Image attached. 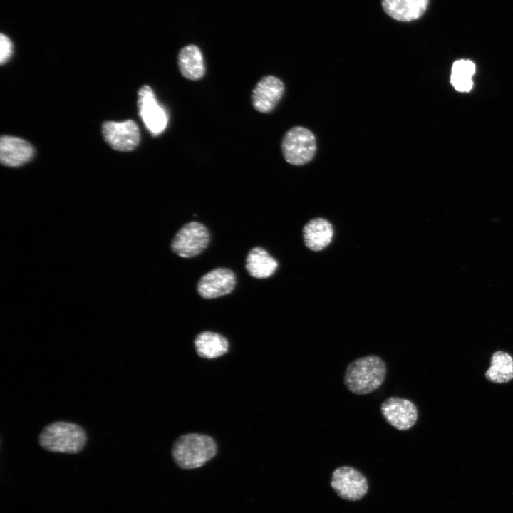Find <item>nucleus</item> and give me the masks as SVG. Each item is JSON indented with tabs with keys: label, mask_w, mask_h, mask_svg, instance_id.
Instances as JSON below:
<instances>
[{
	"label": "nucleus",
	"mask_w": 513,
	"mask_h": 513,
	"mask_svg": "<svg viewBox=\"0 0 513 513\" xmlns=\"http://www.w3.org/2000/svg\"><path fill=\"white\" fill-rule=\"evenodd\" d=\"M485 376L489 380L504 383L513 379V358L503 351L495 352L491 359L490 367Z\"/></svg>",
	"instance_id": "nucleus-18"
},
{
	"label": "nucleus",
	"mask_w": 513,
	"mask_h": 513,
	"mask_svg": "<svg viewBox=\"0 0 513 513\" xmlns=\"http://www.w3.org/2000/svg\"><path fill=\"white\" fill-rule=\"evenodd\" d=\"M102 133L105 142L118 151H132L140 140L139 128L133 120L106 121L102 125Z\"/></svg>",
	"instance_id": "nucleus-8"
},
{
	"label": "nucleus",
	"mask_w": 513,
	"mask_h": 513,
	"mask_svg": "<svg viewBox=\"0 0 513 513\" xmlns=\"http://www.w3.org/2000/svg\"><path fill=\"white\" fill-rule=\"evenodd\" d=\"M333 234L331 223L323 218L310 220L303 229L306 246L313 251H320L331 242Z\"/></svg>",
	"instance_id": "nucleus-15"
},
{
	"label": "nucleus",
	"mask_w": 513,
	"mask_h": 513,
	"mask_svg": "<svg viewBox=\"0 0 513 513\" xmlns=\"http://www.w3.org/2000/svg\"><path fill=\"white\" fill-rule=\"evenodd\" d=\"M139 115L150 134L155 137L167 128L169 117L165 109L160 105L152 89L147 85L140 87L138 93Z\"/></svg>",
	"instance_id": "nucleus-6"
},
{
	"label": "nucleus",
	"mask_w": 513,
	"mask_h": 513,
	"mask_svg": "<svg viewBox=\"0 0 513 513\" xmlns=\"http://www.w3.org/2000/svg\"><path fill=\"white\" fill-rule=\"evenodd\" d=\"M13 46L11 40L4 34L0 36V63L4 64L11 58Z\"/></svg>",
	"instance_id": "nucleus-20"
},
{
	"label": "nucleus",
	"mask_w": 513,
	"mask_h": 513,
	"mask_svg": "<svg viewBox=\"0 0 513 513\" xmlns=\"http://www.w3.org/2000/svg\"><path fill=\"white\" fill-rule=\"evenodd\" d=\"M316 151L314 133L302 126H294L284 135L281 152L285 160L293 165H303L310 162Z\"/></svg>",
	"instance_id": "nucleus-4"
},
{
	"label": "nucleus",
	"mask_w": 513,
	"mask_h": 513,
	"mask_svg": "<svg viewBox=\"0 0 513 513\" xmlns=\"http://www.w3.org/2000/svg\"><path fill=\"white\" fill-rule=\"evenodd\" d=\"M34 153L33 147L22 138L11 135L1 137L0 160L5 166H21L30 161Z\"/></svg>",
	"instance_id": "nucleus-12"
},
{
	"label": "nucleus",
	"mask_w": 513,
	"mask_h": 513,
	"mask_svg": "<svg viewBox=\"0 0 513 513\" xmlns=\"http://www.w3.org/2000/svg\"><path fill=\"white\" fill-rule=\"evenodd\" d=\"M246 269L252 277L266 279L274 274L278 267L277 261L262 247L250 249L246 259Z\"/></svg>",
	"instance_id": "nucleus-16"
},
{
	"label": "nucleus",
	"mask_w": 513,
	"mask_h": 513,
	"mask_svg": "<svg viewBox=\"0 0 513 513\" xmlns=\"http://www.w3.org/2000/svg\"><path fill=\"white\" fill-rule=\"evenodd\" d=\"M217 453V444L210 436L190 433L179 437L172 448V458L176 465L185 470L203 466Z\"/></svg>",
	"instance_id": "nucleus-3"
},
{
	"label": "nucleus",
	"mask_w": 513,
	"mask_h": 513,
	"mask_svg": "<svg viewBox=\"0 0 513 513\" xmlns=\"http://www.w3.org/2000/svg\"><path fill=\"white\" fill-rule=\"evenodd\" d=\"M210 234L202 223L192 221L183 225L171 242L172 251L183 258H190L202 253L208 246Z\"/></svg>",
	"instance_id": "nucleus-5"
},
{
	"label": "nucleus",
	"mask_w": 513,
	"mask_h": 513,
	"mask_svg": "<svg viewBox=\"0 0 513 513\" xmlns=\"http://www.w3.org/2000/svg\"><path fill=\"white\" fill-rule=\"evenodd\" d=\"M285 91L284 83L279 78L268 75L261 78L252 92L253 108L258 112H271L282 98Z\"/></svg>",
	"instance_id": "nucleus-10"
},
{
	"label": "nucleus",
	"mask_w": 513,
	"mask_h": 513,
	"mask_svg": "<svg viewBox=\"0 0 513 513\" xmlns=\"http://www.w3.org/2000/svg\"><path fill=\"white\" fill-rule=\"evenodd\" d=\"M194 344L197 354L208 359L222 356L229 350V343L227 338L212 331L200 333L196 336Z\"/></svg>",
	"instance_id": "nucleus-17"
},
{
	"label": "nucleus",
	"mask_w": 513,
	"mask_h": 513,
	"mask_svg": "<svg viewBox=\"0 0 513 513\" xmlns=\"http://www.w3.org/2000/svg\"><path fill=\"white\" fill-rule=\"evenodd\" d=\"M475 72V66L470 60H458L454 62L450 83L459 92H468L473 86L472 76Z\"/></svg>",
	"instance_id": "nucleus-19"
},
{
	"label": "nucleus",
	"mask_w": 513,
	"mask_h": 513,
	"mask_svg": "<svg viewBox=\"0 0 513 513\" xmlns=\"http://www.w3.org/2000/svg\"><path fill=\"white\" fill-rule=\"evenodd\" d=\"M177 65L181 75L187 79L197 81L205 74L203 55L199 47L190 44L179 52Z\"/></svg>",
	"instance_id": "nucleus-14"
},
{
	"label": "nucleus",
	"mask_w": 513,
	"mask_h": 513,
	"mask_svg": "<svg viewBox=\"0 0 513 513\" xmlns=\"http://www.w3.org/2000/svg\"><path fill=\"white\" fill-rule=\"evenodd\" d=\"M331 484L340 497L348 501L361 499L368 489L365 476L349 466L336 468L332 473Z\"/></svg>",
	"instance_id": "nucleus-7"
},
{
	"label": "nucleus",
	"mask_w": 513,
	"mask_h": 513,
	"mask_svg": "<svg viewBox=\"0 0 513 513\" xmlns=\"http://www.w3.org/2000/svg\"><path fill=\"white\" fill-rule=\"evenodd\" d=\"M386 373V364L380 357L375 355L361 357L348 365L344 373V384L356 395H367L383 384Z\"/></svg>",
	"instance_id": "nucleus-1"
},
{
	"label": "nucleus",
	"mask_w": 513,
	"mask_h": 513,
	"mask_svg": "<svg viewBox=\"0 0 513 513\" xmlns=\"http://www.w3.org/2000/svg\"><path fill=\"white\" fill-rule=\"evenodd\" d=\"M385 420L393 428L405 431L413 428L418 420V409L410 400L399 397H390L380 405Z\"/></svg>",
	"instance_id": "nucleus-9"
},
{
	"label": "nucleus",
	"mask_w": 513,
	"mask_h": 513,
	"mask_svg": "<svg viewBox=\"0 0 513 513\" xmlns=\"http://www.w3.org/2000/svg\"><path fill=\"white\" fill-rule=\"evenodd\" d=\"M88 437L79 425L67 421H55L46 425L38 436L40 446L46 451L77 454L83 450Z\"/></svg>",
	"instance_id": "nucleus-2"
},
{
	"label": "nucleus",
	"mask_w": 513,
	"mask_h": 513,
	"mask_svg": "<svg viewBox=\"0 0 513 513\" xmlns=\"http://www.w3.org/2000/svg\"><path fill=\"white\" fill-rule=\"evenodd\" d=\"M429 0H382L385 12L399 21H411L425 11Z\"/></svg>",
	"instance_id": "nucleus-13"
},
{
	"label": "nucleus",
	"mask_w": 513,
	"mask_h": 513,
	"mask_svg": "<svg viewBox=\"0 0 513 513\" xmlns=\"http://www.w3.org/2000/svg\"><path fill=\"white\" fill-rule=\"evenodd\" d=\"M236 285L234 273L228 268L218 267L204 274L197 286L198 294L204 299H215L233 291Z\"/></svg>",
	"instance_id": "nucleus-11"
}]
</instances>
